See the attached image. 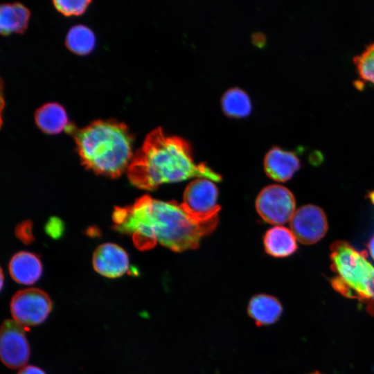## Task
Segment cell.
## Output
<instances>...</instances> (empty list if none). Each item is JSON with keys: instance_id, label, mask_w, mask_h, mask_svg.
<instances>
[{"instance_id": "cell-24", "label": "cell", "mask_w": 374, "mask_h": 374, "mask_svg": "<svg viewBox=\"0 0 374 374\" xmlns=\"http://www.w3.org/2000/svg\"><path fill=\"white\" fill-rule=\"evenodd\" d=\"M2 271H3L1 270V288L3 287V272H2Z\"/></svg>"}, {"instance_id": "cell-18", "label": "cell", "mask_w": 374, "mask_h": 374, "mask_svg": "<svg viewBox=\"0 0 374 374\" xmlns=\"http://www.w3.org/2000/svg\"><path fill=\"white\" fill-rule=\"evenodd\" d=\"M224 111L231 116H244L251 110L250 100L242 90L231 89L226 92L222 98Z\"/></svg>"}, {"instance_id": "cell-23", "label": "cell", "mask_w": 374, "mask_h": 374, "mask_svg": "<svg viewBox=\"0 0 374 374\" xmlns=\"http://www.w3.org/2000/svg\"><path fill=\"white\" fill-rule=\"evenodd\" d=\"M368 198L371 199V202L374 204V190L368 194Z\"/></svg>"}, {"instance_id": "cell-2", "label": "cell", "mask_w": 374, "mask_h": 374, "mask_svg": "<svg viewBox=\"0 0 374 374\" xmlns=\"http://www.w3.org/2000/svg\"><path fill=\"white\" fill-rule=\"evenodd\" d=\"M127 177L136 187L151 190L166 183L192 177L221 181L220 174L205 163H196L189 144L183 139L166 135L161 128L152 130L134 154Z\"/></svg>"}, {"instance_id": "cell-5", "label": "cell", "mask_w": 374, "mask_h": 374, "mask_svg": "<svg viewBox=\"0 0 374 374\" xmlns=\"http://www.w3.org/2000/svg\"><path fill=\"white\" fill-rule=\"evenodd\" d=\"M10 307L13 320L28 328L43 323L51 312L53 303L44 291L28 288L15 294Z\"/></svg>"}, {"instance_id": "cell-19", "label": "cell", "mask_w": 374, "mask_h": 374, "mask_svg": "<svg viewBox=\"0 0 374 374\" xmlns=\"http://www.w3.org/2000/svg\"><path fill=\"white\" fill-rule=\"evenodd\" d=\"M357 71L362 79L374 84V42L354 57Z\"/></svg>"}, {"instance_id": "cell-25", "label": "cell", "mask_w": 374, "mask_h": 374, "mask_svg": "<svg viewBox=\"0 0 374 374\" xmlns=\"http://www.w3.org/2000/svg\"><path fill=\"white\" fill-rule=\"evenodd\" d=\"M310 374H321V373H319V372H317V371H316V372H314V373H310Z\"/></svg>"}, {"instance_id": "cell-6", "label": "cell", "mask_w": 374, "mask_h": 374, "mask_svg": "<svg viewBox=\"0 0 374 374\" xmlns=\"http://www.w3.org/2000/svg\"><path fill=\"white\" fill-rule=\"evenodd\" d=\"M296 202L286 187L274 184L264 188L256 200L261 218L271 224L281 225L290 221L295 213Z\"/></svg>"}, {"instance_id": "cell-3", "label": "cell", "mask_w": 374, "mask_h": 374, "mask_svg": "<svg viewBox=\"0 0 374 374\" xmlns=\"http://www.w3.org/2000/svg\"><path fill=\"white\" fill-rule=\"evenodd\" d=\"M78 152L84 166L109 177H118L133 157L132 136L123 123L98 120L74 135Z\"/></svg>"}, {"instance_id": "cell-9", "label": "cell", "mask_w": 374, "mask_h": 374, "mask_svg": "<svg viewBox=\"0 0 374 374\" xmlns=\"http://www.w3.org/2000/svg\"><path fill=\"white\" fill-rule=\"evenodd\" d=\"M328 227L324 211L313 204L300 207L290 220L291 231L303 244L317 242L326 235Z\"/></svg>"}, {"instance_id": "cell-21", "label": "cell", "mask_w": 374, "mask_h": 374, "mask_svg": "<svg viewBox=\"0 0 374 374\" xmlns=\"http://www.w3.org/2000/svg\"><path fill=\"white\" fill-rule=\"evenodd\" d=\"M17 374H46V373L35 366H26L21 368Z\"/></svg>"}, {"instance_id": "cell-8", "label": "cell", "mask_w": 374, "mask_h": 374, "mask_svg": "<svg viewBox=\"0 0 374 374\" xmlns=\"http://www.w3.org/2000/svg\"><path fill=\"white\" fill-rule=\"evenodd\" d=\"M28 330L13 319L3 321L1 327L0 355L1 362L10 368L25 366L30 357V346L26 337Z\"/></svg>"}, {"instance_id": "cell-12", "label": "cell", "mask_w": 374, "mask_h": 374, "mask_svg": "<svg viewBox=\"0 0 374 374\" xmlns=\"http://www.w3.org/2000/svg\"><path fill=\"white\" fill-rule=\"evenodd\" d=\"M9 272L15 282L22 285H32L40 278L42 265L34 253L20 251L11 258Z\"/></svg>"}, {"instance_id": "cell-22", "label": "cell", "mask_w": 374, "mask_h": 374, "mask_svg": "<svg viewBox=\"0 0 374 374\" xmlns=\"http://www.w3.org/2000/svg\"><path fill=\"white\" fill-rule=\"evenodd\" d=\"M366 247L372 258L374 260V235L367 242Z\"/></svg>"}, {"instance_id": "cell-13", "label": "cell", "mask_w": 374, "mask_h": 374, "mask_svg": "<svg viewBox=\"0 0 374 374\" xmlns=\"http://www.w3.org/2000/svg\"><path fill=\"white\" fill-rule=\"evenodd\" d=\"M247 312L256 324L262 326L277 321L282 314L283 308L280 301L274 296L260 294L251 299Z\"/></svg>"}, {"instance_id": "cell-14", "label": "cell", "mask_w": 374, "mask_h": 374, "mask_svg": "<svg viewBox=\"0 0 374 374\" xmlns=\"http://www.w3.org/2000/svg\"><path fill=\"white\" fill-rule=\"evenodd\" d=\"M265 251L274 257L283 258L297 249L296 238L291 230L281 226L269 229L263 239Z\"/></svg>"}, {"instance_id": "cell-16", "label": "cell", "mask_w": 374, "mask_h": 374, "mask_svg": "<svg viewBox=\"0 0 374 374\" xmlns=\"http://www.w3.org/2000/svg\"><path fill=\"white\" fill-rule=\"evenodd\" d=\"M29 10L19 3L3 4L0 10V31L3 35L22 33L27 28Z\"/></svg>"}, {"instance_id": "cell-1", "label": "cell", "mask_w": 374, "mask_h": 374, "mask_svg": "<svg viewBox=\"0 0 374 374\" xmlns=\"http://www.w3.org/2000/svg\"><path fill=\"white\" fill-rule=\"evenodd\" d=\"M114 228L131 236L139 250L151 249L157 244L179 252L199 247L201 239L214 231L218 217L199 220L189 215L181 204L143 195L134 204L116 207Z\"/></svg>"}, {"instance_id": "cell-17", "label": "cell", "mask_w": 374, "mask_h": 374, "mask_svg": "<svg viewBox=\"0 0 374 374\" xmlns=\"http://www.w3.org/2000/svg\"><path fill=\"white\" fill-rule=\"evenodd\" d=\"M95 43L94 33L84 25H76L71 28L66 37L67 48L80 55L90 53L94 48Z\"/></svg>"}, {"instance_id": "cell-10", "label": "cell", "mask_w": 374, "mask_h": 374, "mask_svg": "<svg viewBox=\"0 0 374 374\" xmlns=\"http://www.w3.org/2000/svg\"><path fill=\"white\" fill-rule=\"evenodd\" d=\"M96 271L107 278H118L125 274L130 266L125 251L117 244L105 243L100 245L93 256Z\"/></svg>"}, {"instance_id": "cell-11", "label": "cell", "mask_w": 374, "mask_h": 374, "mask_svg": "<svg viewBox=\"0 0 374 374\" xmlns=\"http://www.w3.org/2000/svg\"><path fill=\"white\" fill-rule=\"evenodd\" d=\"M300 167V159L294 152L285 150L278 147L270 149L264 160L267 175L280 182L290 179Z\"/></svg>"}, {"instance_id": "cell-4", "label": "cell", "mask_w": 374, "mask_h": 374, "mask_svg": "<svg viewBox=\"0 0 374 374\" xmlns=\"http://www.w3.org/2000/svg\"><path fill=\"white\" fill-rule=\"evenodd\" d=\"M331 269L337 274L331 280L332 287L342 295L366 304L374 316V267L349 243L337 240L330 246Z\"/></svg>"}, {"instance_id": "cell-20", "label": "cell", "mask_w": 374, "mask_h": 374, "mask_svg": "<svg viewBox=\"0 0 374 374\" xmlns=\"http://www.w3.org/2000/svg\"><path fill=\"white\" fill-rule=\"evenodd\" d=\"M55 8L66 16L79 15L84 12L90 1L57 0L53 1Z\"/></svg>"}, {"instance_id": "cell-15", "label": "cell", "mask_w": 374, "mask_h": 374, "mask_svg": "<svg viewBox=\"0 0 374 374\" xmlns=\"http://www.w3.org/2000/svg\"><path fill=\"white\" fill-rule=\"evenodd\" d=\"M37 125L47 134H58L66 127L68 118L64 109L55 103L39 107L35 114Z\"/></svg>"}, {"instance_id": "cell-7", "label": "cell", "mask_w": 374, "mask_h": 374, "mask_svg": "<svg viewBox=\"0 0 374 374\" xmlns=\"http://www.w3.org/2000/svg\"><path fill=\"white\" fill-rule=\"evenodd\" d=\"M217 197L218 190L212 180L197 178L186 186L181 204L194 218L209 220L218 217L220 206L217 204Z\"/></svg>"}]
</instances>
